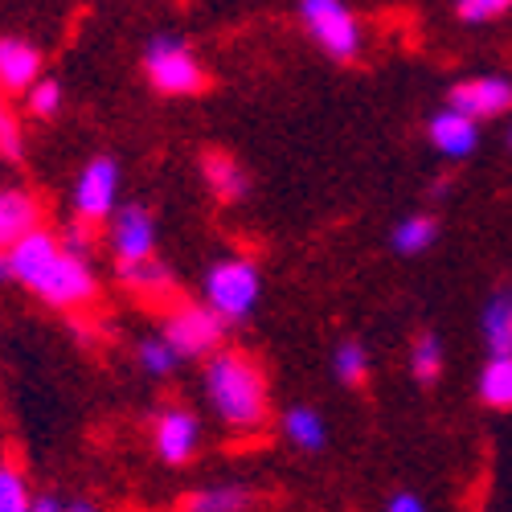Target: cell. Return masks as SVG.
<instances>
[{
    "label": "cell",
    "instance_id": "cell-10",
    "mask_svg": "<svg viewBox=\"0 0 512 512\" xmlns=\"http://www.w3.org/2000/svg\"><path fill=\"white\" fill-rule=\"evenodd\" d=\"M447 107L467 115V119H492V115H504L512 111V82L500 78V74H480V78H463L451 87L447 95Z\"/></svg>",
    "mask_w": 512,
    "mask_h": 512
},
{
    "label": "cell",
    "instance_id": "cell-27",
    "mask_svg": "<svg viewBox=\"0 0 512 512\" xmlns=\"http://www.w3.org/2000/svg\"><path fill=\"white\" fill-rule=\"evenodd\" d=\"M508 9H512L508 0H463V5H455V17L467 25H488V21L504 17Z\"/></svg>",
    "mask_w": 512,
    "mask_h": 512
},
{
    "label": "cell",
    "instance_id": "cell-11",
    "mask_svg": "<svg viewBox=\"0 0 512 512\" xmlns=\"http://www.w3.org/2000/svg\"><path fill=\"white\" fill-rule=\"evenodd\" d=\"M41 82V50L25 37H0V95H29Z\"/></svg>",
    "mask_w": 512,
    "mask_h": 512
},
{
    "label": "cell",
    "instance_id": "cell-8",
    "mask_svg": "<svg viewBox=\"0 0 512 512\" xmlns=\"http://www.w3.org/2000/svg\"><path fill=\"white\" fill-rule=\"evenodd\" d=\"M111 250H115V267H144L156 259V226L152 213L144 205H123L111 218V234H107Z\"/></svg>",
    "mask_w": 512,
    "mask_h": 512
},
{
    "label": "cell",
    "instance_id": "cell-33",
    "mask_svg": "<svg viewBox=\"0 0 512 512\" xmlns=\"http://www.w3.org/2000/svg\"><path fill=\"white\" fill-rule=\"evenodd\" d=\"M508 144H512V132H508Z\"/></svg>",
    "mask_w": 512,
    "mask_h": 512
},
{
    "label": "cell",
    "instance_id": "cell-15",
    "mask_svg": "<svg viewBox=\"0 0 512 512\" xmlns=\"http://www.w3.org/2000/svg\"><path fill=\"white\" fill-rule=\"evenodd\" d=\"M115 275H119V283L132 291V295H140L144 304H168L173 308V300H177V283H173V275H168V267L164 263H144V267H115Z\"/></svg>",
    "mask_w": 512,
    "mask_h": 512
},
{
    "label": "cell",
    "instance_id": "cell-7",
    "mask_svg": "<svg viewBox=\"0 0 512 512\" xmlns=\"http://www.w3.org/2000/svg\"><path fill=\"white\" fill-rule=\"evenodd\" d=\"M74 226H103L107 218H115L119 213V164L115 156H95L87 160V168L78 173L74 181Z\"/></svg>",
    "mask_w": 512,
    "mask_h": 512
},
{
    "label": "cell",
    "instance_id": "cell-14",
    "mask_svg": "<svg viewBox=\"0 0 512 512\" xmlns=\"http://www.w3.org/2000/svg\"><path fill=\"white\" fill-rule=\"evenodd\" d=\"M201 177H205V185H209V193L218 197V201H242L246 193H250V177H246V168L230 156V152H205L201 156Z\"/></svg>",
    "mask_w": 512,
    "mask_h": 512
},
{
    "label": "cell",
    "instance_id": "cell-28",
    "mask_svg": "<svg viewBox=\"0 0 512 512\" xmlns=\"http://www.w3.org/2000/svg\"><path fill=\"white\" fill-rule=\"evenodd\" d=\"M62 250H66V254H74V259H82V263H91L95 230H87V226H70V230L62 234Z\"/></svg>",
    "mask_w": 512,
    "mask_h": 512
},
{
    "label": "cell",
    "instance_id": "cell-26",
    "mask_svg": "<svg viewBox=\"0 0 512 512\" xmlns=\"http://www.w3.org/2000/svg\"><path fill=\"white\" fill-rule=\"evenodd\" d=\"M25 99H29V115L33 119H54L62 111V82L58 78H41Z\"/></svg>",
    "mask_w": 512,
    "mask_h": 512
},
{
    "label": "cell",
    "instance_id": "cell-9",
    "mask_svg": "<svg viewBox=\"0 0 512 512\" xmlns=\"http://www.w3.org/2000/svg\"><path fill=\"white\" fill-rule=\"evenodd\" d=\"M152 443L164 463H173V467L189 463L201 447V418L189 406H164L152 422Z\"/></svg>",
    "mask_w": 512,
    "mask_h": 512
},
{
    "label": "cell",
    "instance_id": "cell-4",
    "mask_svg": "<svg viewBox=\"0 0 512 512\" xmlns=\"http://www.w3.org/2000/svg\"><path fill=\"white\" fill-rule=\"evenodd\" d=\"M144 74L148 82L160 91V95H173V99H189V95H201L205 91V70L197 62V54L185 46L181 37H152L144 46Z\"/></svg>",
    "mask_w": 512,
    "mask_h": 512
},
{
    "label": "cell",
    "instance_id": "cell-5",
    "mask_svg": "<svg viewBox=\"0 0 512 512\" xmlns=\"http://www.w3.org/2000/svg\"><path fill=\"white\" fill-rule=\"evenodd\" d=\"M300 21L332 62H353L361 54V21L340 0H304Z\"/></svg>",
    "mask_w": 512,
    "mask_h": 512
},
{
    "label": "cell",
    "instance_id": "cell-31",
    "mask_svg": "<svg viewBox=\"0 0 512 512\" xmlns=\"http://www.w3.org/2000/svg\"><path fill=\"white\" fill-rule=\"evenodd\" d=\"M13 279V259H9V250H0V283H9Z\"/></svg>",
    "mask_w": 512,
    "mask_h": 512
},
{
    "label": "cell",
    "instance_id": "cell-1",
    "mask_svg": "<svg viewBox=\"0 0 512 512\" xmlns=\"http://www.w3.org/2000/svg\"><path fill=\"white\" fill-rule=\"evenodd\" d=\"M13 259V279L25 283L41 304L62 308V312H82L99 300V279L91 263L74 259L62 250V234L54 230H33L25 242L9 250Z\"/></svg>",
    "mask_w": 512,
    "mask_h": 512
},
{
    "label": "cell",
    "instance_id": "cell-29",
    "mask_svg": "<svg viewBox=\"0 0 512 512\" xmlns=\"http://www.w3.org/2000/svg\"><path fill=\"white\" fill-rule=\"evenodd\" d=\"M386 512H426V504L414 496V492H398L394 500H390V508Z\"/></svg>",
    "mask_w": 512,
    "mask_h": 512
},
{
    "label": "cell",
    "instance_id": "cell-16",
    "mask_svg": "<svg viewBox=\"0 0 512 512\" xmlns=\"http://www.w3.org/2000/svg\"><path fill=\"white\" fill-rule=\"evenodd\" d=\"M484 340L492 357H512V283H504L484 308Z\"/></svg>",
    "mask_w": 512,
    "mask_h": 512
},
{
    "label": "cell",
    "instance_id": "cell-13",
    "mask_svg": "<svg viewBox=\"0 0 512 512\" xmlns=\"http://www.w3.org/2000/svg\"><path fill=\"white\" fill-rule=\"evenodd\" d=\"M431 144H435L447 160H467V156L476 152V144H480V123L447 107V111H439V115L431 119Z\"/></svg>",
    "mask_w": 512,
    "mask_h": 512
},
{
    "label": "cell",
    "instance_id": "cell-22",
    "mask_svg": "<svg viewBox=\"0 0 512 512\" xmlns=\"http://www.w3.org/2000/svg\"><path fill=\"white\" fill-rule=\"evenodd\" d=\"M410 373L422 381V386L439 381V373H443V345H439L435 332H422L414 340V349H410Z\"/></svg>",
    "mask_w": 512,
    "mask_h": 512
},
{
    "label": "cell",
    "instance_id": "cell-23",
    "mask_svg": "<svg viewBox=\"0 0 512 512\" xmlns=\"http://www.w3.org/2000/svg\"><path fill=\"white\" fill-rule=\"evenodd\" d=\"M332 369H336V377L345 381V386H365V377H369V353H365L361 340H340L336 357H332Z\"/></svg>",
    "mask_w": 512,
    "mask_h": 512
},
{
    "label": "cell",
    "instance_id": "cell-19",
    "mask_svg": "<svg viewBox=\"0 0 512 512\" xmlns=\"http://www.w3.org/2000/svg\"><path fill=\"white\" fill-rule=\"evenodd\" d=\"M480 402L492 410H512V357H492L480 369Z\"/></svg>",
    "mask_w": 512,
    "mask_h": 512
},
{
    "label": "cell",
    "instance_id": "cell-3",
    "mask_svg": "<svg viewBox=\"0 0 512 512\" xmlns=\"http://www.w3.org/2000/svg\"><path fill=\"white\" fill-rule=\"evenodd\" d=\"M263 295V275L250 259H222L205 271V308L222 324H238Z\"/></svg>",
    "mask_w": 512,
    "mask_h": 512
},
{
    "label": "cell",
    "instance_id": "cell-20",
    "mask_svg": "<svg viewBox=\"0 0 512 512\" xmlns=\"http://www.w3.org/2000/svg\"><path fill=\"white\" fill-rule=\"evenodd\" d=\"M439 238V222L431 218V213H414V218H402L390 234L394 250L398 254H422V250H431Z\"/></svg>",
    "mask_w": 512,
    "mask_h": 512
},
{
    "label": "cell",
    "instance_id": "cell-18",
    "mask_svg": "<svg viewBox=\"0 0 512 512\" xmlns=\"http://www.w3.org/2000/svg\"><path fill=\"white\" fill-rule=\"evenodd\" d=\"M254 504L250 488L242 484H213V488H201L185 500V512H246Z\"/></svg>",
    "mask_w": 512,
    "mask_h": 512
},
{
    "label": "cell",
    "instance_id": "cell-32",
    "mask_svg": "<svg viewBox=\"0 0 512 512\" xmlns=\"http://www.w3.org/2000/svg\"><path fill=\"white\" fill-rule=\"evenodd\" d=\"M66 512H99L91 500H74V504H66Z\"/></svg>",
    "mask_w": 512,
    "mask_h": 512
},
{
    "label": "cell",
    "instance_id": "cell-12",
    "mask_svg": "<svg viewBox=\"0 0 512 512\" xmlns=\"http://www.w3.org/2000/svg\"><path fill=\"white\" fill-rule=\"evenodd\" d=\"M41 230V201L25 189H0V250H13Z\"/></svg>",
    "mask_w": 512,
    "mask_h": 512
},
{
    "label": "cell",
    "instance_id": "cell-17",
    "mask_svg": "<svg viewBox=\"0 0 512 512\" xmlns=\"http://www.w3.org/2000/svg\"><path fill=\"white\" fill-rule=\"evenodd\" d=\"M283 435L300 447V451H320L324 443H328V426H324V418H320V410H312V406H291L287 414H283Z\"/></svg>",
    "mask_w": 512,
    "mask_h": 512
},
{
    "label": "cell",
    "instance_id": "cell-21",
    "mask_svg": "<svg viewBox=\"0 0 512 512\" xmlns=\"http://www.w3.org/2000/svg\"><path fill=\"white\" fill-rule=\"evenodd\" d=\"M0 512H33L25 472H21V463L13 455L0 459Z\"/></svg>",
    "mask_w": 512,
    "mask_h": 512
},
{
    "label": "cell",
    "instance_id": "cell-25",
    "mask_svg": "<svg viewBox=\"0 0 512 512\" xmlns=\"http://www.w3.org/2000/svg\"><path fill=\"white\" fill-rule=\"evenodd\" d=\"M0 156L21 160L25 156V136H21V119L9 95H0Z\"/></svg>",
    "mask_w": 512,
    "mask_h": 512
},
{
    "label": "cell",
    "instance_id": "cell-2",
    "mask_svg": "<svg viewBox=\"0 0 512 512\" xmlns=\"http://www.w3.org/2000/svg\"><path fill=\"white\" fill-rule=\"evenodd\" d=\"M205 398L213 406L230 431H259L267 422V373L263 365L238 353V349H222L218 357H209L205 365Z\"/></svg>",
    "mask_w": 512,
    "mask_h": 512
},
{
    "label": "cell",
    "instance_id": "cell-24",
    "mask_svg": "<svg viewBox=\"0 0 512 512\" xmlns=\"http://www.w3.org/2000/svg\"><path fill=\"white\" fill-rule=\"evenodd\" d=\"M136 361H140V369H144V373H152V377H168V373H177V365H181V357H177L173 349H168V340H164V336L140 340Z\"/></svg>",
    "mask_w": 512,
    "mask_h": 512
},
{
    "label": "cell",
    "instance_id": "cell-6",
    "mask_svg": "<svg viewBox=\"0 0 512 512\" xmlns=\"http://www.w3.org/2000/svg\"><path fill=\"white\" fill-rule=\"evenodd\" d=\"M160 336L168 340V349H173L181 361H189V357H218L226 324L213 316L205 304H173L164 312Z\"/></svg>",
    "mask_w": 512,
    "mask_h": 512
},
{
    "label": "cell",
    "instance_id": "cell-30",
    "mask_svg": "<svg viewBox=\"0 0 512 512\" xmlns=\"http://www.w3.org/2000/svg\"><path fill=\"white\" fill-rule=\"evenodd\" d=\"M33 512H66L58 496H33Z\"/></svg>",
    "mask_w": 512,
    "mask_h": 512
}]
</instances>
